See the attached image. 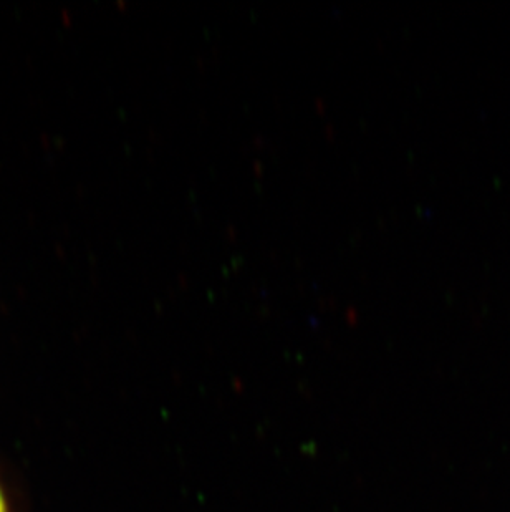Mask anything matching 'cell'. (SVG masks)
Instances as JSON below:
<instances>
[{
  "instance_id": "cell-1",
  "label": "cell",
  "mask_w": 510,
  "mask_h": 512,
  "mask_svg": "<svg viewBox=\"0 0 510 512\" xmlns=\"http://www.w3.org/2000/svg\"><path fill=\"white\" fill-rule=\"evenodd\" d=\"M0 512H7V504H5L4 494L0 491Z\"/></svg>"
}]
</instances>
